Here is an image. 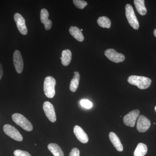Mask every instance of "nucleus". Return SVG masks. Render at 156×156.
<instances>
[{
  "label": "nucleus",
  "mask_w": 156,
  "mask_h": 156,
  "mask_svg": "<svg viewBox=\"0 0 156 156\" xmlns=\"http://www.w3.org/2000/svg\"><path fill=\"white\" fill-rule=\"evenodd\" d=\"M140 111L138 110H134L128 113L123 118V122L126 126L134 127L137 118L139 117Z\"/></svg>",
  "instance_id": "nucleus-7"
},
{
  "label": "nucleus",
  "mask_w": 156,
  "mask_h": 156,
  "mask_svg": "<svg viewBox=\"0 0 156 156\" xmlns=\"http://www.w3.org/2000/svg\"><path fill=\"white\" fill-rule=\"evenodd\" d=\"M56 81L53 77L47 76L45 78L44 84V92L48 98H53L55 95V86Z\"/></svg>",
  "instance_id": "nucleus-2"
},
{
  "label": "nucleus",
  "mask_w": 156,
  "mask_h": 156,
  "mask_svg": "<svg viewBox=\"0 0 156 156\" xmlns=\"http://www.w3.org/2000/svg\"><path fill=\"white\" fill-rule=\"evenodd\" d=\"M147 152V147L146 144L140 143L137 144L134 152V156H144Z\"/></svg>",
  "instance_id": "nucleus-20"
},
{
  "label": "nucleus",
  "mask_w": 156,
  "mask_h": 156,
  "mask_svg": "<svg viewBox=\"0 0 156 156\" xmlns=\"http://www.w3.org/2000/svg\"><path fill=\"white\" fill-rule=\"evenodd\" d=\"M14 156H31L28 152L20 150H16L14 152Z\"/></svg>",
  "instance_id": "nucleus-24"
},
{
  "label": "nucleus",
  "mask_w": 156,
  "mask_h": 156,
  "mask_svg": "<svg viewBox=\"0 0 156 156\" xmlns=\"http://www.w3.org/2000/svg\"><path fill=\"white\" fill-rule=\"evenodd\" d=\"M48 148L54 156H64L61 147L56 144H48Z\"/></svg>",
  "instance_id": "nucleus-17"
},
{
  "label": "nucleus",
  "mask_w": 156,
  "mask_h": 156,
  "mask_svg": "<svg viewBox=\"0 0 156 156\" xmlns=\"http://www.w3.org/2000/svg\"><path fill=\"white\" fill-rule=\"evenodd\" d=\"M69 156H80V151L77 148H73L69 153Z\"/></svg>",
  "instance_id": "nucleus-25"
},
{
  "label": "nucleus",
  "mask_w": 156,
  "mask_h": 156,
  "mask_svg": "<svg viewBox=\"0 0 156 156\" xmlns=\"http://www.w3.org/2000/svg\"><path fill=\"white\" fill-rule=\"evenodd\" d=\"M12 119L14 122L26 131H32L33 126L31 123L24 116L19 113L12 115Z\"/></svg>",
  "instance_id": "nucleus-3"
},
{
  "label": "nucleus",
  "mask_w": 156,
  "mask_h": 156,
  "mask_svg": "<svg viewBox=\"0 0 156 156\" xmlns=\"http://www.w3.org/2000/svg\"><path fill=\"white\" fill-rule=\"evenodd\" d=\"M80 103L82 106L86 108L90 109L93 106L92 102L88 99H82Z\"/></svg>",
  "instance_id": "nucleus-23"
},
{
  "label": "nucleus",
  "mask_w": 156,
  "mask_h": 156,
  "mask_svg": "<svg viewBox=\"0 0 156 156\" xmlns=\"http://www.w3.org/2000/svg\"><path fill=\"white\" fill-rule=\"evenodd\" d=\"M62 63L64 66H67L70 63L72 59V53L69 50H65L62 53Z\"/></svg>",
  "instance_id": "nucleus-16"
},
{
  "label": "nucleus",
  "mask_w": 156,
  "mask_h": 156,
  "mask_svg": "<svg viewBox=\"0 0 156 156\" xmlns=\"http://www.w3.org/2000/svg\"><path fill=\"white\" fill-rule=\"evenodd\" d=\"M73 3L77 8L80 9H84L88 5L87 2L82 0H73Z\"/></svg>",
  "instance_id": "nucleus-22"
},
{
  "label": "nucleus",
  "mask_w": 156,
  "mask_h": 156,
  "mask_svg": "<svg viewBox=\"0 0 156 156\" xmlns=\"http://www.w3.org/2000/svg\"><path fill=\"white\" fill-rule=\"evenodd\" d=\"M49 16V12L47 9H44L41 10V22L44 25L45 28L46 30H49L52 27V21L48 19Z\"/></svg>",
  "instance_id": "nucleus-13"
},
{
  "label": "nucleus",
  "mask_w": 156,
  "mask_h": 156,
  "mask_svg": "<svg viewBox=\"0 0 156 156\" xmlns=\"http://www.w3.org/2000/svg\"><path fill=\"white\" fill-rule=\"evenodd\" d=\"M43 109L48 119L52 122H55L56 120V115L53 105L49 101H45L43 105Z\"/></svg>",
  "instance_id": "nucleus-8"
},
{
  "label": "nucleus",
  "mask_w": 156,
  "mask_h": 156,
  "mask_svg": "<svg viewBox=\"0 0 156 156\" xmlns=\"http://www.w3.org/2000/svg\"><path fill=\"white\" fill-rule=\"evenodd\" d=\"M134 2L138 13L141 15H145L147 11L144 5V0H134Z\"/></svg>",
  "instance_id": "nucleus-18"
},
{
  "label": "nucleus",
  "mask_w": 156,
  "mask_h": 156,
  "mask_svg": "<svg viewBox=\"0 0 156 156\" xmlns=\"http://www.w3.org/2000/svg\"><path fill=\"white\" fill-rule=\"evenodd\" d=\"M13 62L15 69L18 73H22L23 68V62L21 53L19 50L14 51L13 54Z\"/></svg>",
  "instance_id": "nucleus-10"
},
{
  "label": "nucleus",
  "mask_w": 156,
  "mask_h": 156,
  "mask_svg": "<svg viewBox=\"0 0 156 156\" xmlns=\"http://www.w3.org/2000/svg\"><path fill=\"white\" fill-rule=\"evenodd\" d=\"M98 25L102 28H109L111 25V21L108 17L103 16L100 17L97 20Z\"/></svg>",
  "instance_id": "nucleus-21"
},
{
  "label": "nucleus",
  "mask_w": 156,
  "mask_h": 156,
  "mask_svg": "<svg viewBox=\"0 0 156 156\" xmlns=\"http://www.w3.org/2000/svg\"><path fill=\"white\" fill-rule=\"evenodd\" d=\"M109 137L111 141L117 151L119 152L122 151L123 147L120 140L117 134L114 132H111L109 134Z\"/></svg>",
  "instance_id": "nucleus-14"
},
{
  "label": "nucleus",
  "mask_w": 156,
  "mask_h": 156,
  "mask_svg": "<svg viewBox=\"0 0 156 156\" xmlns=\"http://www.w3.org/2000/svg\"><path fill=\"white\" fill-rule=\"evenodd\" d=\"M155 110L156 112V106H155Z\"/></svg>",
  "instance_id": "nucleus-28"
},
{
  "label": "nucleus",
  "mask_w": 156,
  "mask_h": 156,
  "mask_svg": "<svg viewBox=\"0 0 156 156\" xmlns=\"http://www.w3.org/2000/svg\"><path fill=\"white\" fill-rule=\"evenodd\" d=\"M3 74V69L2 66V65L0 63V80L2 79V77Z\"/></svg>",
  "instance_id": "nucleus-26"
},
{
  "label": "nucleus",
  "mask_w": 156,
  "mask_h": 156,
  "mask_svg": "<svg viewBox=\"0 0 156 156\" xmlns=\"http://www.w3.org/2000/svg\"><path fill=\"white\" fill-rule=\"evenodd\" d=\"M75 135L76 136L79 141L83 144L87 143L89 141L88 135L80 126H76L73 129Z\"/></svg>",
  "instance_id": "nucleus-12"
},
{
  "label": "nucleus",
  "mask_w": 156,
  "mask_h": 156,
  "mask_svg": "<svg viewBox=\"0 0 156 156\" xmlns=\"http://www.w3.org/2000/svg\"><path fill=\"white\" fill-rule=\"evenodd\" d=\"M69 31L71 35L75 39L80 42L83 41L84 38L80 30L75 26H72L70 27Z\"/></svg>",
  "instance_id": "nucleus-15"
},
{
  "label": "nucleus",
  "mask_w": 156,
  "mask_h": 156,
  "mask_svg": "<svg viewBox=\"0 0 156 156\" xmlns=\"http://www.w3.org/2000/svg\"><path fill=\"white\" fill-rule=\"evenodd\" d=\"M4 132L7 135L18 141L23 140V136L19 131L14 126L9 124L5 125L3 127Z\"/></svg>",
  "instance_id": "nucleus-5"
},
{
  "label": "nucleus",
  "mask_w": 156,
  "mask_h": 156,
  "mask_svg": "<svg viewBox=\"0 0 156 156\" xmlns=\"http://www.w3.org/2000/svg\"><path fill=\"white\" fill-rule=\"evenodd\" d=\"M14 19L20 33L24 35H26L28 32V30L26 25L24 18L21 14L19 13H16L14 15Z\"/></svg>",
  "instance_id": "nucleus-9"
},
{
  "label": "nucleus",
  "mask_w": 156,
  "mask_h": 156,
  "mask_svg": "<svg viewBox=\"0 0 156 156\" xmlns=\"http://www.w3.org/2000/svg\"><path fill=\"white\" fill-rule=\"evenodd\" d=\"M80 80V75L78 72H74V76L69 85V89L72 92H75L79 87Z\"/></svg>",
  "instance_id": "nucleus-19"
},
{
  "label": "nucleus",
  "mask_w": 156,
  "mask_h": 156,
  "mask_svg": "<svg viewBox=\"0 0 156 156\" xmlns=\"http://www.w3.org/2000/svg\"><path fill=\"white\" fill-rule=\"evenodd\" d=\"M154 35L156 37V29L154 30Z\"/></svg>",
  "instance_id": "nucleus-27"
},
{
  "label": "nucleus",
  "mask_w": 156,
  "mask_h": 156,
  "mask_svg": "<svg viewBox=\"0 0 156 156\" xmlns=\"http://www.w3.org/2000/svg\"><path fill=\"white\" fill-rule=\"evenodd\" d=\"M80 30L81 31H83V29H81Z\"/></svg>",
  "instance_id": "nucleus-29"
},
{
  "label": "nucleus",
  "mask_w": 156,
  "mask_h": 156,
  "mask_svg": "<svg viewBox=\"0 0 156 156\" xmlns=\"http://www.w3.org/2000/svg\"><path fill=\"white\" fill-rule=\"evenodd\" d=\"M105 55L110 60L116 63L122 62L125 59V56L123 54L118 53L115 50L112 49L105 50Z\"/></svg>",
  "instance_id": "nucleus-6"
},
{
  "label": "nucleus",
  "mask_w": 156,
  "mask_h": 156,
  "mask_svg": "<svg viewBox=\"0 0 156 156\" xmlns=\"http://www.w3.org/2000/svg\"><path fill=\"white\" fill-rule=\"evenodd\" d=\"M151 122L144 116H140L136 124V129L140 132H144L147 131L151 126Z\"/></svg>",
  "instance_id": "nucleus-11"
},
{
  "label": "nucleus",
  "mask_w": 156,
  "mask_h": 156,
  "mask_svg": "<svg viewBox=\"0 0 156 156\" xmlns=\"http://www.w3.org/2000/svg\"><path fill=\"white\" fill-rule=\"evenodd\" d=\"M129 83L137 87L140 89H147L151 83V80L149 78L142 76L132 75L128 78Z\"/></svg>",
  "instance_id": "nucleus-1"
},
{
  "label": "nucleus",
  "mask_w": 156,
  "mask_h": 156,
  "mask_svg": "<svg viewBox=\"0 0 156 156\" xmlns=\"http://www.w3.org/2000/svg\"><path fill=\"white\" fill-rule=\"evenodd\" d=\"M126 14L130 25L134 29L138 30L139 27V23L134 13V9L130 4H127L126 6Z\"/></svg>",
  "instance_id": "nucleus-4"
}]
</instances>
